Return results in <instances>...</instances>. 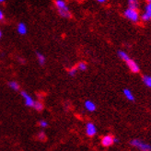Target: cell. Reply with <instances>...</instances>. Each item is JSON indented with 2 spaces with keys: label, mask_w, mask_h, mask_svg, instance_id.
Segmentation results:
<instances>
[{
  "label": "cell",
  "mask_w": 151,
  "mask_h": 151,
  "mask_svg": "<svg viewBox=\"0 0 151 151\" xmlns=\"http://www.w3.org/2000/svg\"><path fill=\"white\" fill-rule=\"evenodd\" d=\"M124 16L128 20L132 21L133 23H138L140 21V13L138 9H134L127 7V9L124 11Z\"/></svg>",
  "instance_id": "2"
},
{
  "label": "cell",
  "mask_w": 151,
  "mask_h": 151,
  "mask_svg": "<svg viewBox=\"0 0 151 151\" xmlns=\"http://www.w3.org/2000/svg\"><path fill=\"white\" fill-rule=\"evenodd\" d=\"M101 145L105 147H111L113 144V137L111 134H106L101 138Z\"/></svg>",
  "instance_id": "7"
},
{
  "label": "cell",
  "mask_w": 151,
  "mask_h": 151,
  "mask_svg": "<svg viewBox=\"0 0 151 151\" xmlns=\"http://www.w3.org/2000/svg\"><path fill=\"white\" fill-rule=\"evenodd\" d=\"M34 110H36V111H42L43 110V104H42V101H35L34 102V105H33V107H32Z\"/></svg>",
  "instance_id": "15"
},
{
  "label": "cell",
  "mask_w": 151,
  "mask_h": 151,
  "mask_svg": "<svg viewBox=\"0 0 151 151\" xmlns=\"http://www.w3.org/2000/svg\"><path fill=\"white\" fill-rule=\"evenodd\" d=\"M84 107L85 109L88 111H90V112H92V111H96V104L92 101H86L85 103H84Z\"/></svg>",
  "instance_id": "8"
},
{
  "label": "cell",
  "mask_w": 151,
  "mask_h": 151,
  "mask_svg": "<svg viewBox=\"0 0 151 151\" xmlns=\"http://www.w3.org/2000/svg\"><path fill=\"white\" fill-rule=\"evenodd\" d=\"M123 93H124V97L126 98V100L130 101H134V96L133 92L131 91L129 88H124L123 90Z\"/></svg>",
  "instance_id": "10"
},
{
  "label": "cell",
  "mask_w": 151,
  "mask_h": 151,
  "mask_svg": "<svg viewBox=\"0 0 151 151\" xmlns=\"http://www.w3.org/2000/svg\"><path fill=\"white\" fill-rule=\"evenodd\" d=\"M20 94H21L22 98H23L26 106L27 107H29V108H32L33 105H34V102H35V101L32 99V97L29 95V94H28L26 91H21Z\"/></svg>",
  "instance_id": "4"
},
{
  "label": "cell",
  "mask_w": 151,
  "mask_h": 151,
  "mask_svg": "<svg viewBox=\"0 0 151 151\" xmlns=\"http://www.w3.org/2000/svg\"><path fill=\"white\" fill-rule=\"evenodd\" d=\"M37 138L39 139V140H41V141H44V140H46V134H45L44 132L41 131V132L38 133V134H37Z\"/></svg>",
  "instance_id": "19"
},
{
  "label": "cell",
  "mask_w": 151,
  "mask_h": 151,
  "mask_svg": "<svg viewBox=\"0 0 151 151\" xmlns=\"http://www.w3.org/2000/svg\"><path fill=\"white\" fill-rule=\"evenodd\" d=\"M17 31L20 35H25L28 32V28L24 22H19L17 26Z\"/></svg>",
  "instance_id": "9"
},
{
  "label": "cell",
  "mask_w": 151,
  "mask_h": 151,
  "mask_svg": "<svg viewBox=\"0 0 151 151\" xmlns=\"http://www.w3.org/2000/svg\"><path fill=\"white\" fill-rule=\"evenodd\" d=\"M86 134L88 137H92L97 134V128L94 124L92 123H88L86 124Z\"/></svg>",
  "instance_id": "6"
},
{
  "label": "cell",
  "mask_w": 151,
  "mask_h": 151,
  "mask_svg": "<svg viewBox=\"0 0 151 151\" xmlns=\"http://www.w3.org/2000/svg\"><path fill=\"white\" fill-rule=\"evenodd\" d=\"M117 54H118V56H119V58H120V59H122L123 61H124V62L129 61V60L131 59V57L129 56V55H128L127 52H124V51L119 50Z\"/></svg>",
  "instance_id": "11"
},
{
  "label": "cell",
  "mask_w": 151,
  "mask_h": 151,
  "mask_svg": "<svg viewBox=\"0 0 151 151\" xmlns=\"http://www.w3.org/2000/svg\"><path fill=\"white\" fill-rule=\"evenodd\" d=\"M77 72H78L77 66H76V67H71V68L68 70V74H69V76H71V77H74V76H76Z\"/></svg>",
  "instance_id": "21"
},
{
  "label": "cell",
  "mask_w": 151,
  "mask_h": 151,
  "mask_svg": "<svg viewBox=\"0 0 151 151\" xmlns=\"http://www.w3.org/2000/svg\"><path fill=\"white\" fill-rule=\"evenodd\" d=\"M140 20L143 21V22H148L151 20V18L148 16V15L147 13H143L142 15H140Z\"/></svg>",
  "instance_id": "18"
},
{
  "label": "cell",
  "mask_w": 151,
  "mask_h": 151,
  "mask_svg": "<svg viewBox=\"0 0 151 151\" xmlns=\"http://www.w3.org/2000/svg\"><path fill=\"white\" fill-rule=\"evenodd\" d=\"M1 37H2V32L0 31V39H1Z\"/></svg>",
  "instance_id": "26"
},
{
  "label": "cell",
  "mask_w": 151,
  "mask_h": 151,
  "mask_svg": "<svg viewBox=\"0 0 151 151\" xmlns=\"http://www.w3.org/2000/svg\"><path fill=\"white\" fill-rule=\"evenodd\" d=\"M128 7L134 9H138L139 7V0H127Z\"/></svg>",
  "instance_id": "12"
},
{
  "label": "cell",
  "mask_w": 151,
  "mask_h": 151,
  "mask_svg": "<svg viewBox=\"0 0 151 151\" xmlns=\"http://www.w3.org/2000/svg\"><path fill=\"white\" fill-rule=\"evenodd\" d=\"M39 125L42 128H46L48 126V123H47V121H45V120H41L39 122Z\"/></svg>",
  "instance_id": "22"
},
{
  "label": "cell",
  "mask_w": 151,
  "mask_h": 151,
  "mask_svg": "<svg viewBox=\"0 0 151 151\" xmlns=\"http://www.w3.org/2000/svg\"><path fill=\"white\" fill-rule=\"evenodd\" d=\"M147 2H151V0H147Z\"/></svg>",
  "instance_id": "28"
},
{
  "label": "cell",
  "mask_w": 151,
  "mask_h": 151,
  "mask_svg": "<svg viewBox=\"0 0 151 151\" xmlns=\"http://www.w3.org/2000/svg\"><path fill=\"white\" fill-rule=\"evenodd\" d=\"M36 56H37V60H38V62H39V64L41 65H43L45 64V62H46V59H45L44 55L41 54V52H37Z\"/></svg>",
  "instance_id": "14"
},
{
  "label": "cell",
  "mask_w": 151,
  "mask_h": 151,
  "mask_svg": "<svg viewBox=\"0 0 151 151\" xmlns=\"http://www.w3.org/2000/svg\"><path fill=\"white\" fill-rule=\"evenodd\" d=\"M130 145L140 151H151V146L140 139H132L130 141Z\"/></svg>",
  "instance_id": "3"
},
{
  "label": "cell",
  "mask_w": 151,
  "mask_h": 151,
  "mask_svg": "<svg viewBox=\"0 0 151 151\" xmlns=\"http://www.w3.org/2000/svg\"><path fill=\"white\" fill-rule=\"evenodd\" d=\"M125 63H126L127 67L129 68V70H130L132 73H134V74L139 73V71H140V67H139L138 64H137V62H135V61H134L133 59H130L129 61H127V62H125Z\"/></svg>",
  "instance_id": "5"
},
{
  "label": "cell",
  "mask_w": 151,
  "mask_h": 151,
  "mask_svg": "<svg viewBox=\"0 0 151 151\" xmlns=\"http://www.w3.org/2000/svg\"><path fill=\"white\" fill-rule=\"evenodd\" d=\"M142 81L143 83L149 88H151V76H147V75H145L142 77Z\"/></svg>",
  "instance_id": "13"
},
{
  "label": "cell",
  "mask_w": 151,
  "mask_h": 151,
  "mask_svg": "<svg viewBox=\"0 0 151 151\" xmlns=\"http://www.w3.org/2000/svg\"><path fill=\"white\" fill-rule=\"evenodd\" d=\"M5 0H0V3H2V2H4Z\"/></svg>",
  "instance_id": "27"
},
{
  "label": "cell",
  "mask_w": 151,
  "mask_h": 151,
  "mask_svg": "<svg viewBox=\"0 0 151 151\" xmlns=\"http://www.w3.org/2000/svg\"><path fill=\"white\" fill-rule=\"evenodd\" d=\"M145 13H147L148 16L151 18V2H147V4L145 6Z\"/></svg>",
  "instance_id": "20"
},
{
  "label": "cell",
  "mask_w": 151,
  "mask_h": 151,
  "mask_svg": "<svg viewBox=\"0 0 151 151\" xmlns=\"http://www.w3.org/2000/svg\"><path fill=\"white\" fill-rule=\"evenodd\" d=\"M113 143H119V139L117 137H113Z\"/></svg>",
  "instance_id": "24"
},
{
  "label": "cell",
  "mask_w": 151,
  "mask_h": 151,
  "mask_svg": "<svg viewBox=\"0 0 151 151\" xmlns=\"http://www.w3.org/2000/svg\"><path fill=\"white\" fill-rule=\"evenodd\" d=\"M97 1L99 2V3H101V4H102V3H105V2H106L107 0H97Z\"/></svg>",
  "instance_id": "25"
},
{
  "label": "cell",
  "mask_w": 151,
  "mask_h": 151,
  "mask_svg": "<svg viewBox=\"0 0 151 151\" xmlns=\"http://www.w3.org/2000/svg\"><path fill=\"white\" fill-rule=\"evenodd\" d=\"M77 68L79 71H86L88 68V65L85 62H79L77 65Z\"/></svg>",
  "instance_id": "17"
},
{
  "label": "cell",
  "mask_w": 151,
  "mask_h": 151,
  "mask_svg": "<svg viewBox=\"0 0 151 151\" xmlns=\"http://www.w3.org/2000/svg\"><path fill=\"white\" fill-rule=\"evenodd\" d=\"M55 7L57 9V11L60 16L65 19L71 18V12L64 0H55Z\"/></svg>",
  "instance_id": "1"
},
{
  "label": "cell",
  "mask_w": 151,
  "mask_h": 151,
  "mask_svg": "<svg viewBox=\"0 0 151 151\" xmlns=\"http://www.w3.org/2000/svg\"><path fill=\"white\" fill-rule=\"evenodd\" d=\"M4 19V13L2 10H0V21Z\"/></svg>",
  "instance_id": "23"
},
{
  "label": "cell",
  "mask_w": 151,
  "mask_h": 151,
  "mask_svg": "<svg viewBox=\"0 0 151 151\" xmlns=\"http://www.w3.org/2000/svg\"><path fill=\"white\" fill-rule=\"evenodd\" d=\"M9 86L11 89L15 90V91H17V90L19 89V84L17 82V81H10L9 83Z\"/></svg>",
  "instance_id": "16"
}]
</instances>
